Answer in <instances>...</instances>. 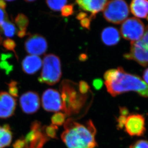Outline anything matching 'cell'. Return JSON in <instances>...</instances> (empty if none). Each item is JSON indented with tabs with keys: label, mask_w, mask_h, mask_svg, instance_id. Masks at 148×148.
Masks as SVG:
<instances>
[{
	"label": "cell",
	"mask_w": 148,
	"mask_h": 148,
	"mask_svg": "<svg viewBox=\"0 0 148 148\" xmlns=\"http://www.w3.org/2000/svg\"><path fill=\"white\" fill-rule=\"evenodd\" d=\"M75 83L64 80L60 85L62 110L70 116L78 113L84 106L87 96L81 94Z\"/></svg>",
	"instance_id": "obj_3"
},
{
	"label": "cell",
	"mask_w": 148,
	"mask_h": 148,
	"mask_svg": "<svg viewBox=\"0 0 148 148\" xmlns=\"http://www.w3.org/2000/svg\"><path fill=\"white\" fill-rule=\"evenodd\" d=\"M42 64L41 58L38 56L30 55L23 59L22 67L26 74L33 75L40 70Z\"/></svg>",
	"instance_id": "obj_15"
},
{
	"label": "cell",
	"mask_w": 148,
	"mask_h": 148,
	"mask_svg": "<svg viewBox=\"0 0 148 148\" xmlns=\"http://www.w3.org/2000/svg\"><path fill=\"white\" fill-rule=\"evenodd\" d=\"M127 60H133L143 66L148 65V25L143 37L137 41L131 42L128 53L124 55Z\"/></svg>",
	"instance_id": "obj_6"
},
{
	"label": "cell",
	"mask_w": 148,
	"mask_h": 148,
	"mask_svg": "<svg viewBox=\"0 0 148 148\" xmlns=\"http://www.w3.org/2000/svg\"><path fill=\"white\" fill-rule=\"evenodd\" d=\"M103 82L102 80L99 78L94 79L93 81V86L95 89L96 90H99L103 87Z\"/></svg>",
	"instance_id": "obj_32"
},
{
	"label": "cell",
	"mask_w": 148,
	"mask_h": 148,
	"mask_svg": "<svg viewBox=\"0 0 148 148\" xmlns=\"http://www.w3.org/2000/svg\"><path fill=\"white\" fill-rule=\"evenodd\" d=\"M78 88L79 92L83 95L87 94V93L90 90V87L85 81H80L78 84Z\"/></svg>",
	"instance_id": "obj_28"
},
{
	"label": "cell",
	"mask_w": 148,
	"mask_h": 148,
	"mask_svg": "<svg viewBox=\"0 0 148 148\" xmlns=\"http://www.w3.org/2000/svg\"><path fill=\"white\" fill-rule=\"evenodd\" d=\"M27 35V30H19L18 33H17V35L19 37H20L21 38L24 37Z\"/></svg>",
	"instance_id": "obj_36"
},
{
	"label": "cell",
	"mask_w": 148,
	"mask_h": 148,
	"mask_svg": "<svg viewBox=\"0 0 148 148\" xmlns=\"http://www.w3.org/2000/svg\"><path fill=\"white\" fill-rule=\"evenodd\" d=\"M48 140L44 127H41L40 122L34 121L32 123L30 131L24 139V148H42Z\"/></svg>",
	"instance_id": "obj_8"
},
{
	"label": "cell",
	"mask_w": 148,
	"mask_h": 148,
	"mask_svg": "<svg viewBox=\"0 0 148 148\" xmlns=\"http://www.w3.org/2000/svg\"><path fill=\"white\" fill-rule=\"evenodd\" d=\"M0 27L6 37H14L16 34V29L14 25L7 20L0 25Z\"/></svg>",
	"instance_id": "obj_19"
},
{
	"label": "cell",
	"mask_w": 148,
	"mask_h": 148,
	"mask_svg": "<svg viewBox=\"0 0 148 148\" xmlns=\"http://www.w3.org/2000/svg\"><path fill=\"white\" fill-rule=\"evenodd\" d=\"M8 85L9 93L13 97H17L18 94V90L16 86V82L15 81H12L11 82L8 84Z\"/></svg>",
	"instance_id": "obj_26"
},
{
	"label": "cell",
	"mask_w": 148,
	"mask_h": 148,
	"mask_svg": "<svg viewBox=\"0 0 148 148\" xmlns=\"http://www.w3.org/2000/svg\"><path fill=\"white\" fill-rule=\"evenodd\" d=\"M12 137V133L8 125L0 126V148L10 145Z\"/></svg>",
	"instance_id": "obj_18"
},
{
	"label": "cell",
	"mask_w": 148,
	"mask_h": 148,
	"mask_svg": "<svg viewBox=\"0 0 148 148\" xmlns=\"http://www.w3.org/2000/svg\"><path fill=\"white\" fill-rule=\"evenodd\" d=\"M91 19L90 17H86L85 18L83 19L80 21V24L85 29H87L88 30H90V23H91Z\"/></svg>",
	"instance_id": "obj_31"
},
{
	"label": "cell",
	"mask_w": 148,
	"mask_h": 148,
	"mask_svg": "<svg viewBox=\"0 0 148 148\" xmlns=\"http://www.w3.org/2000/svg\"><path fill=\"white\" fill-rule=\"evenodd\" d=\"M61 61L59 57L53 54L44 56L43 67L38 81L40 83L53 85L60 81L61 78Z\"/></svg>",
	"instance_id": "obj_4"
},
{
	"label": "cell",
	"mask_w": 148,
	"mask_h": 148,
	"mask_svg": "<svg viewBox=\"0 0 148 148\" xmlns=\"http://www.w3.org/2000/svg\"><path fill=\"white\" fill-rule=\"evenodd\" d=\"M6 3L3 0H0V25L7 20V15L5 11Z\"/></svg>",
	"instance_id": "obj_24"
},
{
	"label": "cell",
	"mask_w": 148,
	"mask_h": 148,
	"mask_svg": "<svg viewBox=\"0 0 148 148\" xmlns=\"http://www.w3.org/2000/svg\"><path fill=\"white\" fill-rule=\"evenodd\" d=\"M146 18H147V20H148V16H147V17H146Z\"/></svg>",
	"instance_id": "obj_40"
},
{
	"label": "cell",
	"mask_w": 148,
	"mask_h": 148,
	"mask_svg": "<svg viewBox=\"0 0 148 148\" xmlns=\"http://www.w3.org/2000/svg\"><path fill=\"white\" fill-rule=\"evenodd\" d=\"M25 48L29 54L41 56L48 48V43L43 36L38 34L30 35L25 43Z\"/></svg>",
	"instance_id": "obj_11"
},
{
	"label": "cell",
	"mask_w": 148,
	"mask_h": 148,
	"mask_svg": "<svg viewBox=\"0 0 148 148\" xmlns=\"http://www.w3.org/2000/svg\"><path fill=\"white\" fill-rule=\"evenodd\" d=\"M87 56L86 54H81L80 55L79 57V60L81 61H85L86 59H87Z\"/></svg>",
	"instance_id": "obj_37"
},
{
	"label": "cell",
	"mask_w": 148,
	"mask_h": 148,
	"mask_svg": "<svg viewBox=\"0 0 148 148\" xmlns=\"http://www.w3.org/2000/svg\"><path fill=\"white\" fill-rule=\"evenodd\" d=\"M101 40L107 46L115 45L120 41V36L118 29L109 27L103 29L101 33Z\"/></svg>",
	"instance_id": "obj_16"
},
{
	"label": "cell",
	"mask_w": 148,
	"mask_h": 148,
	"mask_svg": "<svg viewBox=\"0 0 148 148\" xmlns=\"http://www.w3.org/2000/svg\"><path fill=\"white\" fill-rule=\"evenodd\" d=\"M120 32L123 38L133 42L143 37L145 32V26L140 19L131 17L123 22Z\"/></svg>",
	"instance_id": "obj_7"
},
{
	"label": "cell",
	"mask_w": 148,
	"mask_h": 148,
	"mask_svg": "<svg viewBox=\"0 0 148 148\" xmlns=\"http://www.w3.org/2000/svg\"><path fill=\"white\" fill-rule=\"evenodd\" d=\"M82 9L91 13L90 18L91 20L95 18L97 14L103 10L108 0H75Z\"/></svg>",
	"instance_id": "obj_14"
},
{
	"label": "cell",
	"mask_w": 148,
	"mask_h": 148,
	"mask_svg": "<svg viewBox=\"0 0 148 148\" xmlns=\"http://www.w3.org/2000/svg\"><path fill=\"white\" fill-rule=\"evenodd\" d=\"M131 13L136 17L145 18L148 15V0H132L130 3Z\"/></svg>",
	"instance_id": "obj_17"
},
{
	"label": "cell",
	"mask_w": 148,
	"mask_h": 148,
	"mask_svg": "<svg viewBox=\"0 0 148 148\" xmlns=\"http://www.w3.org/2000/svg\"><path fill=\"white\" fill-rule=\"evenodd\" d=\"M66 115L62 112H56L51 117V121L53 125H62L65 122Z\"/></svg>",
	"instance_id": "obj_22"
},
{
	"label": "cell",
	"mask_w": 148,
	"mask_h": 148,
	"mask_svg": "<svg viewBox=\"0 0 148 148\" xmlns=\"http://www.w3.org/2000/svg\"><path fill=\"white\" fill-rule=\"evenodd\" d=\"M3 45L7 50L11 51L15 53L14 49L16 47V43L13 40L8 38L5 40L3 42Z\"/></svg>",
	"instance_id": "obj_29"
},
{
	"label": "cell",
	"mask_w": 148,
	"mask_h": 148,
	"mask_svg": "<svg viewBox=\"0 0 148 148\" xmlns=\"http://www.w3.org/2000/svg\"><path fill=\"white\" fill-rule=\"evenodd\" d=\"M87 16H88V14H87V13H85V12H80L78 13V14H77L76 18L77 20L80 21V20H82L83 19L87 17Z\"/></svg>",
	"instance_id": "obj_33"
},
{
	"label": "cell",
	"mask_w": 148,
	"mask_h": 148,
	"mask_svg": "<svg viewBox=\"0 0 148 148\" xmlns=\"http://www.w3.org/2000/svg\"><path fill=\"white\" fill-rule=\"evenodd\" d=\"M5 1H14V0H5Z\"/></svg>",
	"instance_id": "obj_39"
},
{
	"label": "cell",
	"mask_w": 148,
	"mask_h": 148,
	"mask_svg": "<svg viewBox=\"0 0 148 148\" xmlns=\"http://www.w3.org/2000/svg\"><path fill=\"white\" fill-rule=\"evenodd\" d=\"M24 1H27V2H32V1H35L36 0H24Z\"/></svg>",
	"instance_id": "obj_38"
},
{
	"label": "cell",
	"mask_w": 148,
	"mask_h": 148,
	"mask_svg": "<svg viewBox=\"0 0 148 148\" xmlns=\"http://www.w3.org/2000/svg\"><path fill=\"white\" fill-rule=\"evenodd\" d=\"M15 22L19 30H27L29 25V20L26 15L23 14H17L15 18Z\"/></svg>",
	"instance_id": "obj_20"
},
{
	"label": "cell",
	"mask_w": 148,
	"mask_h": 148,
	"mask_svg": "<svg viewBox=\"0 0 148 148\" xmlns=\"http://www.w3.org/2000/svg\"><path fill=\"white\" fill-rule=\"evenodd\" d=\"M0 41H1V37H0Z\"/></svg>",
	"instance_id": "obj_41"
},
{
	"label": "cell",
	"mask_w": 148,
	"mask_h": 148,
	"mask_svg": "<svg viewBox=\"0 0 148 148\" xmlns=\"http://www.w3.org/2000/svg\"><path fill=\"white\" fill-rule=\"evenodd\" d=\"M130 148H148V141L144 140H138L131 144Z\"/></svg>",
	"instance_id": "obj_27"
},
{
	"label": "cell",
	"mask_w": 148,
	"mask_h": 148,
	"mask_svg": "<svg viewBox=\"0 0 148 148\" xmlns=\"http://www.w3.org/2000/svg\"><path fill=\"white\" fill-rule=\"evenodd\" d=\"M125 130L130 136H141L146 132L145 120L140 114H133L127 116L124 125Z\"/></svg>",
	"instance_id": "obj_9"
},
{
	"label": "cell",
	"mask_w": 148,
	"mask_h": 148,
	"mask_svg": "<svg viewBox=\"0 0 148 148\" xmlns=\"http://www.w3.org/2000/svg\"><path fill=\"white\" fill-rule=\"evenodd\" d=\"M127 116L125 115H120L119 116L116 118L117 121V128L119 130L122 129L124 127L125 123V120Z\"/></svg>",
	"instance_id": "obj_30"
},
{
	"label": "cell",
	"mask_w": 148,
	"mask_h": 148,
	"mask_svg": "<svg viewBox=\"0 0 148 148\" xmlns=\"http://www.w3.org/2000/svg\"><path fill=\"white\" fill-rule=\"evenodd\" d=\"M64 128L61 138L67 148H94L97 146V131L90 120L82 124L69 118L64 122Z\"/></svg>",
	"instance_id": "obj_2"
},
{
	"label": "cell",
	"mask_w": 148,
	"mask_h": 148,
	"mask_svg": "<svg viewBox=\"0 0 148 148\" xmlns=\"http://www.w3.org/2000/svg\"><path fill=\"white\" fill-rule=\"evenodd\" d=\"M103 10L105 19L115 24L125 21L130 14L128 4L125 0H110Z\"/></svg>",
	"instance_id": "obj_5"
},
{
	"label": "cell",
	"mask_w": 148,
	"mask_h": 148,
	"mask_svg": "<svg viewBox=\"0 0 148 148\" xmlns=\"http://www.w3.org/2000/svg\"><path fill=\"white\" fill-rule=\"evenodd\" d=\"M44 132L48 137L51 138H56V130H58V127L51 124L50 125L44 128Z\"/></svg>",
	"instance_id": "obj_23"
},
{
	"label": "cell",
	"mask_w": 148,
	"mask_h": 148,
	"mask_svg": "<svg viewBox=\"0 0 148 148\" xmlns=\"http://www.w3.org/2000/svg\"><path fill=\"white\" fill-rule=\"evenodd\" d=\"M42 104L48 112H58L62 110V101L60 93L56 90L49 88L42 96Z\"/></svg>",
	"instance_id": "obj_10"
},
{
	"label": "cell",
	"mask_w": 148,
	"mask_h": 148,
	"mask_svg": "<svg viewBox=\"0 0 148 148\" xmlns=\"http://www.w3.org/2000/svg\"><path fill=\"white\" fill-rule=\"evenodd\" d=\"M16 101L14 97L5 91L0 92V118H7L14 114Z\"/></svg>",
	"instance_id": "obj_13"
},
{
	"label": "cell",
	"mask_w": 148,
	"mask_h": 148,
	"mask_svg": "<svg viewBox=\"0 0 148 148\" xmlns=\"http://www.w3.org/2000/svg\"><path fill=\"white\" fill-rule=\"evenodd\" d=\"M74 13V5L69 4L65 5L62 8L61 15L63 17H68L71 16Z\"/></svg>",
	"instance_id": "obj_25"
},
{
	"label": "cell",
	"mask_w": 148,
	"mask_h": 148,
	"mask_svg": "<svg viewBox=\"0 0 148 148\" xmlns=\"http://www.w3.org/2000/svg\"><path fill=\"white\" fill-rule=\"evenodd\" d=\"M128 114H129V112L127 108L125 107H120V114L121 115L128 116Z\"/></svg>",
	"instance_id": "obj_34"
},
{
	"label": "cell",
	"mask_w": 148,
	"mask_h": 148,
	"mask_svg": "<svg viewBox=\"0 0 148 148\" xmlns=\"http://www.w3.org/2000/svg\"><path fill=\"white\" fill-rule=\"evenodd\" d=\"M143 78L144 82L148 85V68L144 70L143 74Z\"/></svg>",
	"instance_id": "obj_35"
},
{
	"label": "cell",
	"mask_w": 148,
	"mask_h": 148,
	"mask_svg": "<svg viewBox=\"0 0 148 148\" xmlns=\"http://www.w3.org/2000/svg\"><path fill=\"white\" fill-rule=\"evenodd\" d=\"M104 84L112 97L129 91H135L144 98H148V85L136 75L127 73L122 67L111 69L104 73Z\"/></svg>",
	"instance_id": "obj_1"
},
{
	"label": "cell",
	"mask_w": 148,
	"mask_h": 148,
	"mask_svg": "<svg viewBox=\"0 0 148 148\" xmlns=\"http://www.w3.org/2000/svg\"><path fill=\"white\" fill-rule=\"evenodd\" d=\"M19 101L22 110L26 114H34L40 108V97L36 92L25 93L20 97Z\"/></svg>",
	"instance_id": "obj_12"
},
{
	"label": "cell",
	"mask_w": 148,
	"mask_h": 148,
	"mask_svg": "<svg viewBox=\"0 0 148 148\" xmlns=\"http://www.w3.org/2000/svg\"><path fill=\"white\" fill-rule=\"evenodd\" d=\"M68 0H46L47 5L54 11H59L65 6Z\"/></svg>",
	"instance_id": "obj_21"
}]
</instances>
